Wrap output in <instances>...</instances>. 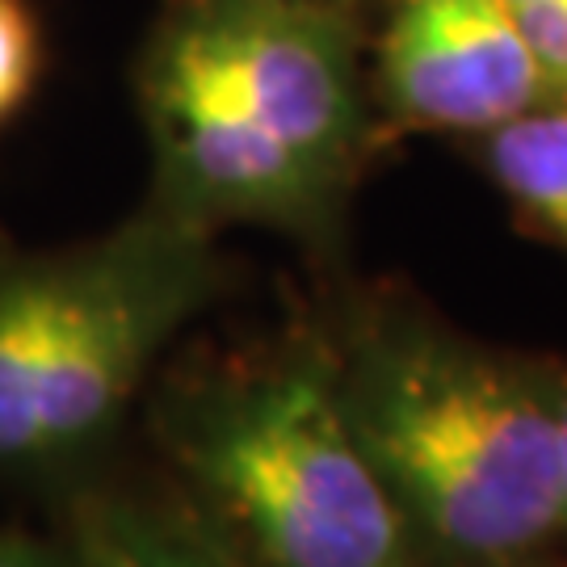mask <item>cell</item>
I'll use <instances>...</instances> for the list:
<instances>
[{"instance_id":"6da1fadb","label":"cell","mask_w":567,"mask_h":567,"mask_svg":"<svg viewBox=\"0 0 567 567\" xmlns=\"http://www.w3.org/2000/svg\"><path fill=\"white\" fill-rule=\"evenodd\" d=\"M328 358L425 567H534L564 550L555 370L400 307L353 316Z\"/></svg>"},{"instance_id":"7a4b0ae2","label":"cell","mask_w":567,"mask_h":567,"mask_svg":"<svg viewBox=\"0 0 567 567\" xmlns=\"http://www.w3.org/2000/svg\"><path fill=\"white\" fill-rule=\"evenodd\" d=\"M147 433L240 567H425L349 425L324 341L173 370Z\"/></svg>"},{"instance_id":"3957f363","label":"cell","mask_w":567,"mask_h":567,"mask_svg":"<svg viewBox=\"0 0 567 567\" xmlns=\"http://www.w3.org/2000/svg\"><path fill=\"white\" fill-rule=\"evenodd\" d=\"M219 286L215 231L152 203L84 244H0V484L60 492L97 471Z\"/></svg>"},{"instance_id":"277c9868","label":"cell","mask_w":567,"mask_h":567,"mask_svg":"<svg viewBox=\"0 0 567 567\" xmlns=\"http://www.w3.org/2000/svg\"><path fill=\"white\" fill-rule=\"evenodd\" d=\"M152 147V198L203 231L236 224L320 236L344 185L248 114L227 84L161 21L135 68Z\"/></svg>"},{"instance_id":"5b68a950","label":"cell","mask_w":567,"mask_h":567,"mask_svg":"<svg viewBox=\"0 0 567 567\" xmlns=\"http://www.w3.org/2000/svg\"><path fill=\"white\" fill-rule=\"evenodd\" d=\"M161 25L248 114L344 185L365 118L358 42L341 0H164Z\"/></svg>"},{"instance_id":"8992f818","label":"cell","mask_w":567,"mask_h":567,"mask_svg":"<svg viewBox=\"0 0 567 567\" xmlns=\"http://www.w3.org/2000/svg\"><path fill=\"white\" fill-rule=\"evenodd\" d=\"M379 89L400 122L454 135H487L550 102L508 0H395Z\"/></svg>"},{"instance_id":"52a82bcc","label":"cell","mask_w":567,"mask_h":567,"mask_svg":"<svg viewBox=\"0 0 567 567\" xmlns=\"http://www.w3.org/2000/svg\"><path fill=\"white\" fill-rule=\"evenodd\" d=\"M63 567H240L168 480L122 484L89 471L60 487Z\"/></svg>"},{"instance_id":"ba28073f","label":"cell","mask_w":567,"mask_h":567,"mask_svg":"<svg viewBox=\"0 0 567 567\" xmlns=\"http://www.w3.org/2000/svg\"><path fill=\"white\" fill-rule=\"evenodd\" d=\"M484 164L508 203L567 252V105L547 102L487 131Z\"/></svg>"},{"instance_id":"9c48e42d","label":"cell","mask_w":567,"mask_h":567,"mask_svg":"<svg viewBox=\"0 0 567 567\" xmlns=\"http://www.w3.org/2000/svg\"><path fill=\"white\" fill-rule=\"evenodd\" d=\"M42 60L47 55L34 0H0V131L39 93Z\"/></svg>"},{"instance_id":"30bf717a","label":"cell","mask_w":567,"mask_h":567,"mask_svg":"<svg viewBox=\"0 0 567 567\" xmlns=\"http://www.w3.org/2000/svg\"><path fill=\"white\" fill-rule=\"evenodd\" d=\"M508 9L543 72L550 102L567 105V0H517Z\"/></svg>"},{"instance_id":"8fae6325","label":"cell","mask_w":567,"mask_h":567,"mask_svg":"<svg viewBox=\"0 0 567 567\" xmlns=\"http://www.w3.org/2000/svg\"><path fill=\"white\" fill-rule=\"evenodd\" d=\"M0 567H63L55 534L0 526Z\"/></svg>"},{"instance_id":"7c38bea8","label":"cell","mask_w":567,"mask_h":567,"mask_svg":"<svg viewBox=\"0 0 567 567\" xmlns=\"http://www.w3.org/2000/svg\"><path fill=\"white\" fill-rule=\"evenodd\" d=\"M555 412H559V487H564V550H567V370H555Z\"/></svg>"},{"instance_id":"4fadbf2b","label":"cell","mask_w":567,"mask_h":567,"mask_svg":"<svg viewBox=\"0 0 567 567\" xmlns=\"http://www.w3.org/2000/svg\"><path fill=\"white\" fill-rule=\"evenodd\" d=\"M534 567H567V559H559V555H550V559H543V564H534Z\"/></svg>"},{"instance_id":"5bb4252c","label":"cell","mask_w":567,"mask_h":567,"mask_svg":"<svg viewBox=\"0 0 567 567\" xmlns=\"http://www.w3.org/2000/svg\"><path fill=\"white\" fill-rule=\"evenodd\" d=\"M508 4H517V0H508Z\"/></svg>"}]
</instances>
